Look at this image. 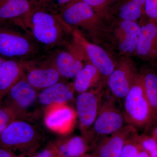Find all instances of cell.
<instances>
[{"label":"cell","instance_id":"obj_2","mask_svg":"<svg viewBox=\"0 0 157 157\" xmlns=\"http://www.w3.org/2000/svg\"><path fill=\"white\" fill-rule=\"evenodd\" d=\"M11 23L14 27L6 22L0 24V55L9 59L27 60L42 54L45 49L24 29Z\"/></svg>","mask_w":157,"mask_h":157},{"label":"cell","instance_id":"obj_32","mask_svg":"<svg viewBox=\"0 0 157 157\" xmlns=\"http://www.w3.org/2000/svg\"><path fill=\"white\" fill-rule=\"evenodd\" d=\"M137 157H150L149 155L145 150L143 149L141 146Z\"/></svg>","mask_w":157,"mask_h":157},{"label":"cell","instance_id":"obj_10","mask_svg":"<svg viewBox=\"0 0 157 157\" xmlns=\"http://www.w3.org/2000/svg\"><path fill=\"white\" fill-rule=\"evenodd\" d=\"M137 129L127 124L112 135L104 137L94 145V157H119L125 143Z\"/></svg>","mask_w":157,"mask_h":157},{"label":"cell","instance_id":"obj_15","mask_svg":"<svg viewBox=\"0 0 157 157\" xmlns=\"http://www.w3.org/2000/svg\"><path fill=\"white\" fill-rule=\"evenodd\" d=\"M61 157H79L86 154L90 146L83 136L64 137L51 143Z\"/></svg>","mask_w":157,"mask_h":157},{"label":"cell","instance_id":"obj_1","mask_svg":"<svg viewBox=\"0 0 157 157\" xmlns=\"http://www.w3.org/2000/svg\"><path fill=\"white\" fill-rule=\"evenodd\" d=\"M11 22L24 29L45 50L48 51L59 48L68 26L58 14L37 7Z\"/></svg>","mask_w":157,"mask_h":157},{"label":"cell","instance_id":"obj_11","mask_svg":"<svg viewBox=\"0 0 157 157\" xmlns=\"http://www.w3.org/2000/svg\"><path fill=\"white\" fill-rule=\"evenodd\" d=\"M24 76V66L22 60L4 59L0 69V102Z\"/></svg>","mask_w":157,"mask_h":157},{"label":"cell","instance_id":"obj_23","mask_svg":"<svg viewBox=\"0 0 157 157\" xmlns=\"http://www.w3.org/2000/svg\"><path fill=\"white\" fill-rule=\"evenodd\" d=\"M145 0H129L121 7L119 15L124 20L135 21L139 19L144 10Z\"/></svg>","mask_w":157,"mask_h":157},{"label":"cell","instance_id":"obj_28","mask_svg":"<svg viewBox=\"0 0 157 157\" xmlns=\"http://www.w3.org/2000/svg\"><path fill=\"white\" fill-rule=\"evenodd\" d=\"M144 11L149 18L157 20V0H145Z\"/></svg>","mask_w":157,"mask_h":157},{"label":"cell","instance_id":"obj_6","mask_svg":"<svg viewBox=\"0 0 157 157\" xmlns=\"http://www.w3.org/2000/svg\"><path fill=\"white\" fill-rule=\"evenodd\" d=\"M38 90L24 76L10 90L0 103L12 113L15 120H26L38 102Z\"/></svg>","mask_w":157,"mask_h":157},{"label":"cell","instance_id":"obj_13","mask_svg":"<svg viewBox=\"0 0 157 157\" xmlns=\"http://www.w3.org/2000/svg\"><path fill=\"white\" fill-rule=\"evenodd\" d=\"M73 98L74 94L72 88L59 81L41 90L38 94V102L46 107L54 104H68Z\"/></svg>","mask_w":157,"mask_h":157},{"label":"cell","instance_id":"obj_34","mask_svg":"<svg viewBox=\"0 0 157 157\" xmlns=\"http://www.w3.org/2000/svg\"><path fill=\"white\" fill-rule=\"evenodd\" d=\"M79 157H94L92 155H88L86 154L83 155Z\"/></svg>","mask_w":157,"mask_h":157},{"label":"cell","instance_id":"obj_21","mask_svg":"<svg viewBox=\"0 0 157 157\" xmlns=\"http://www.w3.org/2000/svg\"><path fill=\"white\" fill-rule=\"evenodd\" d=\"M99 73L92 64H88L83 67L75 77L73 89L78 94L88 91Z\"/></svg>","mask_w":157,"mask_h":157},{"label":"cell","instance_id":"obj_29","mask_svg":"<svg viewBox=\"0 0 157 157\" xmlns=\"http://www.w3.org/2000/svg\"><path fill=\"white\" fill-rule=\"evenodd\" d=\"M29 157H61L51 143L40 151H36Z\"/></svg>","mask_w":157,"mask_h":157},{"label":"cell","instance_id":"obj_19","mask_svg":"<svg viewBox=\"0 0 157 157\" xmlns=\"http://www.w3.org/2000/svg\"><path fill=\"white\" fill-rule=\"evenodd\" d=\"M107 84L114 99H124L132 86L130 75L125 70L119 69L113 70L108 76Z\"/></svg>","mask_w":157,"mask_h":157},{"label":"cell","instance_id":"obj_7","mask_svg":"<svg viewBox=\"0 0 157 157\" xmlns=\"http://www.w3.org/2000/svg\"><path fill=\"white\" fill-rule=\"evenodd\" d=\"M38 57L22 61L26 79L39 90L59 82L61 77L53 66L50 57L42 61L38 60Z\"/></svg>","mask_w":157,"mask_h":157},{"label":"cell","instance_id":"obj_22","mask_svg":"<svg viewBox=\"0 0 157 157\" xmlns=\"http://www.w3.org/2000/svg\"><path fill=\"white\" fill-rule=\"evenodd\" d=\"M121 27L126 36L123 42L120 45V48L125 52H132L136 49L137 39L140 33V26L135 21L124 20L121 23Z\"/></svg>","mask_w":157,"mask_h":157},{"label":"cell","instance_id":"obj_5","mask_svg":"<svg viewBox=\"0 0 157 157\" xmlns=\"http://www.w3.org/2000/svg\"><path fill=\"white\" fill-rule=\"evenodd\" d=\"M123 113L127 124L137 128L151 124V113L142 78L133 85L124 98Z\"/></svg>","mask_w":157,"mask_h":157},{"label":"cell","instance_id":"obj_26","mask_svg":"<svg viewBox=\"0 0 157 157\" xmlns=\"http://www.w3.org/2000/svg\"><path fill=\"white\" fill-rule=\"evenodd\" d=\"M139 142L144 150L150 157H157V142L151 136L139 135Z\"/></svg>","mask_w":157,"mask_h":157},{"label":"cell","instance_id":"obj_18","mask_svg":"<svg viewBox=\"0 0 157 157\" xmlns=\"http://www.w3.org/2000/svg\"><path fill=\"white\" fill-rule=\"evenodd\" d=\"M85 50L92 64L103 76H109L115 69L112 60L103 48L94 44L86 43Z\"/></svg>","mask_w":157,"mask_h":157},{"label":"cell","instance_id":"obj_30","mask_svg":"<svg viewBox=\"0 0 157 157\" xmlns=\"http://www.w3.org/2000/svg\"><path fill=\"white\" fill-rule=\"evenodd\" d=\"M0 157H29L13 151L0 147Z\"/></svg>","mask_w":157,"mask_h":157},{"label":"cell","instance_id":"obj_9","mask_svg":"<svg viewBox=\"0 0 157 157\" xmlns=\"http://www.w3.org/2000/svg\"><path fill=\"white\" fill-rule=\"evenodd\" d=\"M77 118L76 111L67 104H52L45 107V126L60 135H67L73 130Z\"/></svg>","mask_w":157,"mask_h":157},{"label":"cell","instance_id":"obj_14","mask_svg":"<svg viewBox=\"0 0 157 157\" xmlns=\"http://www.w3.org/2000/svg\"><path fill=\"white\" fill-rule=\"evenodd\" d=\"M49 57L61 77L64 78H75L83 67L79 60L67 51L57 49Z\"/></svg>","mask_w":157,"mask_h":157},{"label":"cell","instance_id":"obj_25","mask_svg":"<svg viewBox=\"0 0 157 157\" xmlns=\"http://www.w3.org/2000/svg\"><path fill=\"white\" fill-rule=\"evenodd\" d=\"M73 0H33L35 7H39L58 14Z\"/></svg>","mask_w":157,"mask_h":157},{"label":"cell","instance_id":"obj_24","mask_svg":"<svg viewBox=\"0 0 157 157\" xmlns=\"http://www.w3.org/2000/svg\"><path fill=\"white\" fill-rule=\"evenodd\" d=\"M138 136L136 132L129 137L124 144L119 157H137L141 147Z\"/></svg>","mask_w":157,"mask_h":157},{"label":"cell","instance_id":"obj_33","mask_svg":"<svg viewBox=\"0 0 157 157\" xmlns=\"http://www.w3.org/2000/svg\"><path fill=\"white\" fill-rule=\"evenodd\" d=\"M152 137L157 142V126L156 127L152 133Z\"/></svg>","mask_w":157,"mask_h":157},{"label":"cell","instance_id":"obj_17","mask_svg":"<svg viewBox=\"0 0 157 157\" xmlns=\"http://www.w3.org/2000/svg\"><path fill=\"white\" fill-rule=\"evenodd\" d=\"M136 49L140 56L157 55V26L154 22L140 27Z\"/></svg>","mask_w":157,"mask_h":157},{"label":"cell","instance_id":"obj_20","mask_svg":"<svg viewBox=\"0 0 157 157\" xmlns=\"http://www.w3.org/2000/svg\"><path fill=\"white\" fill-rule=\"evenodd\" d=\"M144 86L151 113V124L157 121V75L147 73L142 78Z\"/></svg>","mask_w":157,"mask_h":157},{"label":"cell","instance_id":"obj_12","mask_svg":"<svg viewBox=\"0 0 157 157\" xmlns=\"http://www.w3.org/2000/svg\"><path fill=\"white\" fill-rule=\"evenodd\" d=\"M68 26L81 25L92 19L94 9L81 0H73L58 14Z\"/></svg>","mask_w":157,"mask_h":157},{"label":"cell","instance_id":"obj_3","mask_svg":"<svg viewBox=\"0 0 157 157\" xmlns=\"http://www.w3.org/2000/svg\"><path fill=\"white\" fill-rule=\"evenodd\" d=\"M42 141L36 128L25 120L12 121L0 135V147L27 157L37 151Z\"/></svg>","mask_w":157,"mask_h":157},{"label":"cell","instance_id":"obj_4","mask_svg":"<svg viewBox=\"0 0 157 157\" xmlns=\"http://www.w3.org/2000/svg\"><path fill=\"white\" fill-rule=\"evenodd\" d=\"M115 99L109 98L103 102L86 140L94 146L98 141L117 132L126 124L123 112L115 104Z\"/></svg>","mask_w":157,"mask_h":157},{"label":"cell","instance_id":"obj_35","mask_svg":"<svg viewBox=\"0 0 157 157\" xmlns=\"http://www.w3.org/2000/svg\"><path fill=\"white\" fill-rule=\"evenodd\" d=\"M4 59H3L2 58L0 57V69H1V66H2V63L4 61Z\"/></svg>","mask_w":157,"mask_h":157},{"label":"cell","instance_id":"obj_8","mask_svg":"<svg viewBox=\"0 0 157 157\" xmlns=\"http://www.w3.org/2000/svg\"><path fill=\"white\" fill-rule=\"evenodd\" d=\"M98 91L78 94L76 100V112L82 136L86 139L98 116L104 98Z\"/></svg>","mask_w":157,"mask_h":157},{"label":"cell","instance_id":"obj_27","mask_svg":"<svg viewBox=\"0 0 157 157\" xmlns=\"http://www.w3.org/2000/svg\"><path fill=\"white\" fill-rule=\"evenodd\" d=\"M15 120L12 113L0 103V135L10 123Z\"/></svg>","mask_w":157,"mask_h":157},{"label":"cell","instance_id":"obj_31","mask_svg":"<svg viewBox=\"0 0 157 157\" xmlns=\"http://www.w3.org/2000/svg\"><path fill=\"white\" fill-rule=\"evenodd\" d=\"M84 2L92 7L93 8H98L104 6L109 0H81Z\"/></svg>","mask_w":157,"mask_h":157},{"label":"cell","instance_id":"obj_16","mask_svg":"<svg viewBox=\"0 0 157 157\" xmlns=\"http://www.w3.org/2000/svg\"><path fill=\"white\" fill-rule=\"evenodd\" d=\"M34 7L33 0H0V24L20 18Z\"/></svg>","mask_w":157,"mask_h":157}]
</instances>
